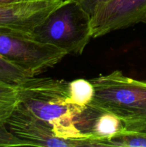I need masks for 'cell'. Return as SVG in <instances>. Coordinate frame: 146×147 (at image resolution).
I'll use <instances>...</instances> for the list:
<instances>
[{"label":"cell","instance_id":"9c48e42d","mask_svg":"<svg viewBox=\"0 0 146 147\" xmlns=\"http://www.w3.org/2000/svg\"><path fill=\"white\" fill-rule=\"evenodd\" d=\"M94 88L90 80L80 78L70 82V100L80 108L87 107L92 100Z\"/></svg>","mask_w":146,"mask_h":147},{"label":"cell","instance_id":"8992f818","mask_svg":"<svg viewBox=\"0 0 146 147\" xmlns=\"http://www.w3.org/2000/svg\"><path fill=\"white\" fill-rule=\"evenodd\" d=\"M146 24V0H108L91 14L92 38L137 24Z\"/></svg>","mask_w":146,"mask_h":147},{"label":"cell","instance_id":"7c38bea8","mask_svg":"<svg viewBox=\"0 0 146 147\" xmlns=\"http://www.w3.org/2000/svg\"><path fill=\"white\" fill-rule=\"evenodd\" d=\"M28 77L24 70L0 56V83L17 86Z\"/></svg>","mask_w":146,"mask_h":147},{"label":"cell","instance_id":"9a60e30c","mask_svg":"<svg viewBox=\"0 0 146 147\" xmlns=\"http://www.w3.org/2000/svg\"><path fill=\"white\" fill-rule=\"evenodd\" d=\"M21 0H0V4H11Z\"/></svg>","mask_w":146,"mask_h":147},{"label":"cell","instance_id":"52a82bcc","mask_svg":"<svg viewBox=\"0 0 146 147\" xmlns=\"http://www.w3.org/2000/svg\"><path fill=\"white\" fill-rule=\"evenodd\" d=\"M62 2L57 0H21L0 4V27L31 32Z\"/></svg>","mask_w":146,"mask_h":147},{"label":"cell","instance_id":"5bb4252c","mask_svg":"<svg viewBox=\"0 0 146 147\" xmlns=\"http://www.w3.org/2000/svg\"><path fill=\"white\" fill-rule=\"evenodd\" d=\"M106 1H108V0H81V1H77V2L91 16L92 13L94 11L96 6Z\"/></svg>","mask_w":146,"mask_h":147},{"label":"cell","instance_id":"2e32d148","mask_svg":"<svg viewBox=\"0 0 146 147\" xmlns=\"http://www.w3.org/2000/svg\"><path fill=\"white\" fill-rule=\"evenodd\" d=\"M140 131H146V123H145V124L144 128H143V129H142V130H140Z\"/></svg>","mask_w":146,"mask_h":147},{"label":"cell","instance_id":"ac0fdd59","mask_svg":"<svg viewBox=\"0 0 146 147\" xmlns=\"http://www.w3.org/2000/svg\"><path fill=\"white\" fill-rule=\"evenodd\" d=\"M74 1H81V0H74Z\"/></svg>","mask_w":146,"mask_h":147},{"label":"cell","instance_id":"e0dca14e","mask_svg":"<svg viewBox=\"0 0 146 147\" xmlns=\"http://www.w3.org/2000/svg\"><path fill=\"white\" fill-rule=\"evenodd\" d=\"M57 1H65V0H57Z\"/></svg>","mask_w":146,"mask_h":147},{"label":"cell","instance_id":"277c9868","mask_svg":"<svg viewBox=\"0 0 146 147\" xmlns=\"http://www.w3.org/2000/svg\"><path fill=\"white\" fill-rule=\"evenodd\" d=\"M67 55L59 47L34 38L31 32L0 27V56L33 77L53 67Z\"/></svg>","mask_w":146,"mask_h":147},{"label":"cell","instance_id":"ba28073f","mask_svg":"<svg viewBox=\"0 0 146 147\" xmlns=\"http://www.w3.org/2000/svg\"><path fill=\"white\" fill-rule=\"evenodd\" d=\"M74 125L82 137L104 146V142L125 129L120 118L109 112L88 106L74 118Z\"/></svg>","mask_w":146,"mask_h":147},{"label":"cell","instance_id":"30bf717a","mask_svg":"<svg viewBox=\"0 0 146 147\" xmlns=\"http://www.w3.org/2000/svg\"><path fill=\"white\" fill-rule=\"evenodd\" d=\"M104 146L146 147V131L125 129L104 142Z\"/></svg>","mask_w":146,"mask_h":147},{"label":"cell","instance_id":"6da1fadb","mask_svg":"<svg viewBox=\"0 0 146 147\" xmlns=\"http://www.w3.org/2000/svg\"><path fill=\"white\" fill-rule=\"evenodd\" d=\"M17 90L19 103L51 126L57 137L84 140L74 120L85 108L70 102V82L33 76L17 85Z\"/></svg>","mask_w":146,"mask_h":147},{"label":"cell","instance_id":"7a4b0ae2","mask_svg":"<svg viewBox=\"0 0 146 147\" xmlns=\"http://www.w3.org/2000/svg\"><path fill=\"white\" fill-rule=\"evenodd\" d=\"M94 88L89 105L120 118L126 130H142L146 123V81L116 70L90 80Z\"/></svg>","mask_w":146,"mask_h":147},{"label":"cell","instance_id":"4fadbf2b","mask_svg":"<svg viewBox=\"0 0 146 147\" xmlns=\"http://www.w3.org/2000/svg\"><path fill=\"white\" fill-rule=\"evenodd\" d=\"M21 146H25V145L8 130L6 123H0V146L9 147Z\"/></svg>","mask_w":146,"mask_h":147},{"label":"cell","instance_id":"3957f363","mask_svg":"<svg viewBox=\"0 0 146 147\" xmlns=\"http://www.w3.org/2000/svg\"><path fill=\"white\" fill-rule=\"evenodd\" d=\"M42 42L80 55L92 37L91 16L77 1L65 0L31 31Z\"/></svg>","mask_w":146,"mask_h":147},{"label":"cell","instance_id":"8fae6325","mask_svg":"<svg viewBox=\"0 0 146 147\" xmlns=\"http://www.w3.org/2000/svg\"><path fill=\"white\" fill-rule=\"evenodd\" d=\"M18 103L17 86L0 83V123H6Z\"/></svg>","mask_w":146,"mask_h":147},{"label":"cell","instance_id":"5b68a950","mask_svg":"<svg viewBox=\"0 0 146 147\" xmlns=\"http://www.w3.org/2000/svg\"><path fill=\"white\" fill-rule=\"evenodd\" d=\"M8 130L25 146L47 147L96 146L87 140L64 139L56 136L51 126L18 103L6 122Z\"/></svg>","mask_w":146,"mask_h":147}]
</instances>
